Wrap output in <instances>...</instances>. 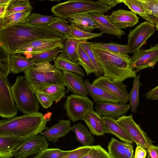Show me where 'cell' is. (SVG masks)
Instances as JSON below:
<instances>
[{"instance_id": "51", "label": "cell", "mask_w": 158, "mask_h": 158, "mask_svg": "<svg viewBox=\"0 0 158 158\" xmlns=\"http://www.w3.org/2000/svg\"><path fill=\"white\" fill-rule=\"evenodd\" d=\"M125 151L127 158H134V151L132 144L125 143Z\"/></svg>"}, {"instance_id": "5", "label": "cell", "mask_w": 158, "mask_h": 158, "mask_svg": "<svg viewBox=\"0 0 158 158\" xmlns=\"http://www.w3.org/2000/svg\"><path fill=\"white\" fill-rule=\"evenodd\" d=\"M111 7L100 2L91 0H70L52 7L51 12L55 15L65 19L77 14L92 12H107Z\"/></svg>"}, {"instance_id": "27", "label": "cell", "mask_w": 158, "mask_h": 158, "mask_svg": "<svg viewBox=\"0 0 158 158\" xmlns=\"http://www.w3.org/2000/svg\"><path fill=\"white\" fill-rule=\"evenodd\" d=\"M71 131L74 132L76 139L82 146H92L94 142L92 134L81 122L71 127Z\"/></svg>"}, {"instance_id": "4", "label": "cell", "mask_w": 158, "mask_h": 158, "mask_svg": "<svg viewBox=\"0 0 158 158\" xmlns=\"http://www.w3.org/2000/svg\"><path fill=\"white\" fill-rule=\"evenodd\" d=\"M23 72L33 90L53 84L64 85L63 72L49 62L36 63Z\"/></svg>"}, {"instance_id": "2", "label": "cell", "mask_w": 158, "mask_h": 158, "mask_svg": "<svg viewBox=\"0 0 158 158\" xmlns=\"http://www.w3.org/2000/svg\"><path fill=\"white\" fill-rule=\"evenodd\" d=\"M92 48L105 77L113 81H123L136 75L131 57L128 54L111 52L93 43Z\"/></svg>"}, {"instance_id": "19", "label": "cell", "mask_w": 158, "mask_h": 158, "mask_svg": "<svg viewBox=\"0 0 158 158\" xmlns=\"http://www.w3.org/2000/svg\"><path fill=\"white\" fill-rule=\"evenodd\" d=\"M71 124L70 119H60L56 124L40 134L45 137L48 141L54 143L59 138L65 136L70 132Z\"/></svg>"}, {"instance_id": "18", "label": "cell", "mask_w": 158, "mask_h": 158, "mask_svg": "<svg viewBox=\"0 0 158 158\" xmlns=\"http://www.w3.org/2000/svg\"><path fill=\"white\" fill-rule=\"evenodd\" d=\"M83 120L93 135L97 136L109 133L106 127L103 117L93 109L89 110L84 117Z\"/></svg>"}, {"instance_id": "25", "label": "cell", "mask_w": 158, "mask_h": 158, "mask_svg": "<svg viewBox=\"0 0 158 158\" xmlns=\"http://www.w3.org/2000/svg\"><path fill=\"white\" fill-rule=\"evenodd\" d=\"M18 53L11 54L10 58V72L13 74L24 72L36 64L34 61Z\"/></svg>"}, {"instance_id": "22", "label": "cell", "mask_w": 158, "mask_h": 158, "mask_svg": "<svg viewBox=\"0 0 158 158\" xmlns=\"http://www.w3.org/2000/svg\"><path fill=\"white\" fill-rule=\"evenodd\" d=\"M103 117L109 133L114 135L123 142L132 144L134 143L131 138L116 119L110 116Z\"/></svg>"}, {"instance_id": "3", "label": "cell", "mask_w": 158, "mask_h": 158, "mask_svg": "<svg viewBox=\"0 0 158 158\" xmlns=\"http://www.w3.org/2000/svg\"><path fill=\"white\" fill-rule=\"evenodd\" d=\"M47 122L38 112L3 119L0 121V135L27 139L48 129Z\"/></svg>"}, {"instance_id": "11", "label": "cell", "mask_w": 158, "mask_h": 158, "mask_svg": "<svg viewBox=\"0 0 158 158\" xmlns=\"http://www.w3.org/2000/svg\"><path fill=\"white\" fill-rule=\"evenodd\" d=\"M48 145L45 137L41 135H34L27 138L17 148L13 156L16 158H26L37 155L47 148Z\"/></svg>"}, {"instance_id": "43", "label": "cell", "mask_w": 158, "mask_h": 158, "mask_svg": "<svg viewBox=\"0 0 158 158\" xmlns=\"http://www.w3.org/2000/svg\"><path fill=\"white\" fill-rule=\"evenodd\" d=\"M68 22L66 19L59 17L56 20L47 25L53 30L65 35L68 33L70 31Z\"/></svg>"}, {"instance_id": "9", "label": "cell", "mask_w": 158, "mask_h": 158, "mask_svg": "<svg viewBox=\"0 0 158 158\" xmlns=\"http://www.w3.org/2000/svg\"><path fill=\"white\" fill-rule=\"evenodd\" d=\"M156 29L155 25L146 21L130 30L127 45L129 53L134 54L139 49L147 39L154 34Z\"/></svg>"}, {"instance_id": "10", "label": "cell", "mask_w": 158, "mask_h": 158, "mask_svg": "<svg viewBox=\"0 0 158 158\" xmlns=\"http://www.w3.org/2000/svg\"><path fill=\"white\" fill-rule=\"evenodd\" d=\"M137 145H140L146 150L154 141L142 129L140 126L134 121L132 115H123L116 119Z\"/></svg>"}, {"instance_id": "6", "label": "cell", "mask_w": 158, "mask_h": 158, "mask_svg": "<svg viewBox=\"0 0 158 158\" xmlns=\"http://www.w3.org/2000/svg\"><path fill=\"white\" fill-rule=\"evenodd\" d=\"M13 96L17 108L24 114L38 112L39 102L34 92L24 76H17L11 86Z\"/></svg>"}, {"instance_id": "46", "label": "cell", "mask_w": 158, "mask_h": 158, "mask_svg": "<svg viewBox=\"0 0 158 158\" xmlns=\"http://www.w3.org/2000/svg\"><path fill=\"white\" fill-rule=\"evenodd\" d=\"M33 91L37 101L43 108L47 109L51 106L53 101L50 96L41 90Z\"/></svg>"}, {"instance_id": "8", "label": "cell", "mask_w": 158, "mask_h": 158, "mask_svg": "<svg viewBox=\"0 0 158 158\" xmlns=\"http://www.w3.org/2000/svg\"><path fill=\"white\" fill-rule=\"evenodd\" d=\"M10 85L7 77L0 74V117L4 118L15 116L18 110L15 103Z\"/></svg>"}, {"instance_id": "39", "label": "cell", "mask_w": 158, "mask_h": 158, "mask_svg": "<svg viewBox=\"0 0 158 158\" xmlns=\"http://www.w3.org/2000/svg\"><path fill=\"white\" fill-rule=\"evenodd\" d=\"M11 54L0 46V74L7 77L10 72Z\"/></svg>"}, {"instance_id": "31", "label": "cell", "mask_w": 158, "mask_h": 158, "mask_svg": "<svg viewBox=\"0 0 158 158\" xmlns=\"http://www.w3.org/2000/svg\"><path fill=\"white\" fill-rule=\"evenodd\" d=\"M125 142L111 137L107 148L110 158H127L125 155Z\"/></svg>"}, {"instance_id": "13", "label": "cell", "mask_w": 158, "mask_h": 158, "mask_svg": "<svg viewBox=\"0 0 158 158\" xmlns=\"http://www.w3.org/2000/svg\"><path fill=\"white\" fill-rule=\"evenodd\" d=\"M131 59L136 72L147 68H153L158 61V44L148 49H139L134 53Z\"/></svg>"}, {"instance_id": "20", "label": "cell", "mask_w": 158, "mask_h": 158, "mask_svg": "<svg viewBox=\"0 0 158 158\" xmlns=\"http://www.w3.org/2000/svg\"><path fill=\"white\" fill-rule=\"evenodd\" d=\"M88 14L94 20L101 32L114 35L119 39L125 34L122 30L117 28L103 13L92 12Z\"/></svg>"}, {"instance_id": "45", "label": "cell", "mask_w": 158, "mask_h": 158, "mask_svg": "<svg viewBox=\"0 0 158 158\" xmlns=\"http://www.w3.org/2000/svg\"><path fill=\"white\" fill-rule=\"evenodd\" d=\"M82 158H110L108 152L100 145H92L86 155Z\"/></svg>"}, {"instance_id": "24", "label": "cell", "mask_w": 158, "mask_h": 158, "mask_svg": "<svg viewBox=\"0 0 158 158\" xmlns=\"http://www.w3.org/2000/svg\"><path fill=\"white\" fill-rule=\"evenodd\" d=\"M71 24L77 28L88 32H91L98 26L94 19L88 13L74 15L68 19Z\"/></svg>"}, {"instance_id": "53", "label": "cell", "mask_w": 158, "mask_h": 158, "mask_svg": "<svg viewBox=\"0 0 158 158\" xmlns=\"http://www.w3.org/2000/svg\"><path fill=\"white\" fill-rule=\"evenodd\" d=\"M9 4L0 5V18H2L4 17Z\"/></svg>"}, {"instance_id": "36", "label": "cell", "mask_w": 158, "mask_h": 158, "mask_svg": "<svg viewBox=\"0 0 158 158\" xmlns=\"http://www.w3.org/2000/svg\"><path fill=\"white\" fill-rule=\"evenodd\" d=\"M146 14L144 18L154 25L158 23V0L142 2Z\"/></svg>"}, {"instance_id": "29", "label": "cell", "mask_w": 158, "mask_h": 158, "mask_svg": "<svg viewBox=\"0 0 158 158\" xmlns=\"http://www.w3.org/2000/svg\"><path fill=\"white\" fill-rule=\"evenodd\" d=\"M70 31L64 35L66 39L74 40L81 42L88 40L94 38L101 36L103 33H91L78 29L72 24L69 25Z\"/></svg>"}, {"instance_id": "49", "label": "cell", "mask_w": 158, "mask_h": 158, "mask_svg": "<svg viewBox=\"0 0 158 158\" xmlns=\"http://www.w3.org/2000/svg\"><path fill=\"white\" fill-rule=\"evenodd\" d=\"M147 99L153 100H158V85L143 95Z\"/></svg>"}, {"instance_id": "44", "label": "cell", "mask_w": 158, "mask_h": 158, "mask_svg": "<svg viewBox=\"0 0 158 158\" xmlns=\"http://www.w3.org/2000/svg\"><path fill=\"white\" fill-rule=\"evenodd\" d=\"M123 3L135 14H138L143 19L146 16L143 3L141 1L139 0H126Z\"/></svg>"}, {"instance_id": "26", "label": "cell", "mask_w": 158, "mask_h": 158, "mask_svg": "<svg viewBox=\"0 0 158 158\" xmlns=\"http://www.w3.org/2000/svg\"><path fill=\"white\" fill-rule=\"evenodd\" d=\"M54 61V66L61 70L72 72L83 77L85 76L84 71L77 63L69 60L64 56L62 52L58 56Z\"/></svg>"}, {"instance_id": "35", "label": "cell", "mask_w": 158, "mask_h": 158, "mask_svg": "<svg viewBox=\"0 0 158 158\" xmlns=\"http://www.w3.org/2000/svg\"><path fill=\"white\" fill-rule=\"evenodd\" d=\"M140 73L134 77L133 86L130 93L128 94L130 109L131 112L135 114L139 103V89L142 85L139 82Z\"/></svg>"}, {"instance_id": "50", "label": "cell", "mask_w": 158, "mask_h": 158, "mask_svg": "<svg viewBox=\"0 0 158 158\" xmlns=\"http://www.w3.org/2000/svg\"><path fill=\"white\" fill-rule=\"evenodd\" d=\"M147 153V150L140 145H137L134 158H145Z\"/></svg>"}, {"instance_id": "28", "label": "cell", "mask_w": 158, "mask_h": 158, "mask_svg": "<svg viewBox=\"0 0 158 158\" xmlns=\"http://www.w3.org/2000/svg\"><path fill=\"white\" fill-rule=\"evenodd\" d=\"M63 52V49L55 48L39 53H27L23 55L36 64L54 61L58 54Z\"/></svg>"}, {"instance_id": "21", "label": "cell", "mask_w": 158, "mask_h": 158, "mask_svg": "<svg viewBox=\"0 0 158 158\" xmlns=\"http://www.w3.org/2000/svg\"><path fill=\"white\" fill-rule=\"evenodd\" d=\"M21 139L13 136L0 135V157L10 158L17 148L27 139Z\"/></svg>"}, {"instance_id": "16", "label": "cell", "mask_w": 158, "mask_h": 158, "mask_svg": "<svg viewBox=\"0 0 158 158\" xmlns=\"http://www.w3.org/2000/svg\"><path fill=\"white\" fill-rule=\"evenodd\" d=\"M110 21L120 30L132 27L139 22V18L132 11L122 9L113 11L107 16Z\"/></svg>"}, {"instance_id": "58", "label": "cell", "mask_w": 158, "mask_h": 158, "mask_svg": "<svg viewBox=\"0 0 158 158\" xmlns=\"http://www.w3.org/2000/svg\"><path fill=\"white\" fill-rule=\"evenodd\" d=\"M156 29L158 31V23L155 25Z\"/></svg>"}, {"instance_id": "30", "label": "cell", "mask_w": 158, "mask_h": 158, "mask_svg": "<svg viewBox=\"0 0 158 158\" xmlns=\"http://www.w3.org/2000/svg\"><path fill=\"white\" fill-rule=\"evenodd\" d=\"M31 11L27 10L18 12L6 13L4 18H0V29L16 24L25 23L27 17Z\"/></svg>"}, {"instance_id": "12", "label": "cell", "mask_w": 158, "mask_h": 158, "mask_svg": "<svg viewBox=\"0 0 158 158\" xmlns=\"http://www.w3.org/2000/svg\"><path fill=\"white\" fill-rule=\"evenodd\" d=\"M93 85L101 88L115 97L119 103L126 104L128 101L127 86L123 81H116L101 76L93 81Z\"/></svg>"}, {"instance_id": "38", "label": "cell", "mask_w": 158, "mask_h": 158, "mask_svg": "<svg viewBox=\"0 0 158 158\" xmlns=\"http://www.w3.org/2000/svg\"><path fill=\"white\" fill-rule=\"evenodd\" d=\"M78 60L77 63L82 66L85 71L87 76L94 73L95 68L86 53L82 48L80 44L78 49Z\"/></svg>"}, {"instance_id": "17", "label": "cell", "mask_w": 158, "mask_h": 158, "mask_svg": "<svg viewBox=\"0 0 158 158\" xmlns=\"http://www.w3.org/2000/svg\"><path fill=\"white\" fill-rule=\"evenodd\" d=\"M96 112L102 116H110L118 119L125 114L130 109V105L108 102H96Z\"/></svg>"}, {"instance_id": "42", "label": "cell", "mask_w": 158, "mask_h": 158, "mask_svg": "<svg viewBox=\"0 0 158 158\" xmlns=\"http://www.w3.org/2000/svg\"><path fill=\"white\" fill-rule=\"evenodd\" d=\"M69 151H64L57 148H46L41 151L34 158H62Z\"/></svg>"}, {"instance_id": "56", "label": "cell", "mask_w": 158, "mask_h": 158, "mask_svg": "<svg viewBox=\"0 0 158 158\" xmlns=\"http://www.w3.org/2000/svg\"><path fill=\"white\" fill-rule=\"evenodd\" d=\"M126 0H115L116 3L117 4L123 2Z\"/></svg>"}, {"instance_id": "60", "label": "cell", "mask_w": 158, "mask_h": 158, "mask_svg": "<svg viewBox=\"0 0 158 158\" xmlns=\"http://www.w3.org/2000/svg\"></svg>"}, {"instance_id": "34", "label": "cell", "mask_w": 158, "mask_h": 158, "mask_svg": "<svg viewBox=\"0 0 158 158\" xmlns=\"http://www.w3.org/2000/svg\"><path fill=\"white\" fill-rule=\"evenodd\" d=\"M65 86L64 85L62 84H53L45 87L40 90L48 94L53 101L57 103L60 102L62 98L65 97L66 92L64 91Z\"/></svg>"}, {"instance_id": "59", "label": "cell", "mask_w": 158, "mask_h": 158, "mask_svg": "<svg viewBox=\"0 0 158 158\" xmlns=\"http://www.w3.org/2000/svg\"><path fill=\"white\" fill-rule=\"evenodd\" d=\"M139 1H141L142 2H147L148 1V0H139Z\"/></svg>"}, {"instance_id": "15", "label": "cell", "mask_w": 158, "mask_h": 158, "mask_svg": "<svg viewBox=\"0 0 158 158\" xmlns=\"http://www.w3.org/2000/svg\"><path fill=\"white\" fill-rule=\"evenodd\" d=\"M62 72L64 85L67 87L66 93L71 92L75 94L87 96L88 92L82 76L70 71H62Z\"/></svg>"}, {"instance_id": "23", "label": "cell", "mask_w": 158, "mask_h": 158, "mask_svg": "<svg viewBox=\"0 0 158 158\" xmlns=\"http://www.w3.org/2000/svg\"><path fill=\"white\" fill-rule=\"evenodd\" d=\"M89 94L94 101L96 102H108L119 103L118 100L104 89L93 85L88 79L85 81Z\"/></svg>"}, {"instance_id": "57", "label": "cell", "mask_w": 158, "mask_h": 158, "mask_svg": "<svg viewBox=\"0 0 158 158\" xmlns=\"http://www.w3.org/2000/svg\"><path fill=\"white\" fill-rule=\"evenodd\" d=\"M13 0H13L12 1H13ZM48 0V1H60L61 0Z\"/></svg>"}, {"instance_id": "14", "label": "cell", "mask_w": 158, "mask_h": 158, "mask_svg": "<svg viewBox=\"0 0 158 158\" xmlns=\"http://www.w3.org/2000/svg\"><path fill=\"white\" fill-rule=\"evenodd\" d=\"M65 41L56 39H40L29 42L23 45L15 53L23 55L27 53H37L55 48L63 49Z\"/></svg>"}, {"instance_id": "32", "label": "cell", "mask_w": 158, "mask_h": 158, "mask_svg": "<svg viewBox=\"0 0 158 158\" xmlns=\"http://www.w3.org/2000/svg\"><path fill=\"white\" fill-rule=\"evenodd\" d=\"M93 43L87 41L80 42L82 48L86 53L94 65L95 71L94 73L97 77L101 76L103 71L101 65L98 60L92 48Z\"/></svg>"}, {"instance_id": "7", "label": "cell", "mask_w": 158, "mask_h": 158, "mask_svg": "<svg viewBox=\"0 0 158 158\" xmlns=\"http://www.w3.org/2000/svg\"><path fill=\"white\" fill-rule=\"evenodd\" d=\"M93 102L87 97L72 94L67 96L63 105L66 115L73 122L82 120L86 113L93 109Z\"/></svg>"}, {"instance_id": "54", "label": "cell", "mask_w": 158, "mask_h": 158, "mask_svg": "<svg viewBox=\"0 0 158 158\" xmlns=\"http://www.w3.org/2000/svg\"><path fill=\"white\" fill-rule=\"evenodd\" d=\"M52 115L51 112H47L44 115V117L46 121L48 122L50 121L51 119V117Z\"/></svg>"}, {"instance_id": "48", "label": "cell", "mask_w": 158, "mask_h": 158, "mask_svg": "<svg viewBox=\"0 0 158 158\" xmlns=\"http://www.w3.org/2000/svg\"><path fill=\"white\" fill-rule=\"evenodd\" d=\"M147 158H158V146L151 144L147 150Z\"/></svg>"}, {"instance_id": "47", "label": "cell", "mask_w": 158, "mask_h": 158, "mask_svg": "<svg viewBox=\"0 0 158 158\" xmlns=\"http://www.w3.org/2000/svg\"><path fill=\"white\" fill-rule=\"evenodd\" d=\"M91 146H82L73 150H70L62 158H82V157L88 153Z\"/></svg>"}, {"instance_id": "52", "label": "cell", "mask_w": 158, "mask_h": 158, "mask_svg": "<svg viewBox=\"0 0 158 158\" xmlns=\"http://www.w3.org/2000/svg\"><path fill=\"white\" fill-rule=\"evenodd\" d=\"M98 1L102 4L111 7H114L117 4L115 0H98Z\"/></svg>"}, {"instance_id": "1", "label": "cell", "mask_w": 158, "mask_h": 158, "mask_svg": "<svg viewBox=\"0 0 158 158\" xmlns=\"http://www.w3.org/2000/svg\"><path fill=\"white\" fill-rule=\"evenodd\" d=\"M40 39L65 41L66 38L64 35L47 25L38 26L20 23L0 29V46L11 54L27 43Z\"/></svg>"}, {"instance_id": "41", "label": "cell", "mask_w": 158, "mask_h": 158, "mask_svg": "<svg viewBox=\"0 0 158 158\" xmlns=\"http://www.w3.org/2000/svg\"><path fill=\"white\" fill-rule=\"evenodd\" d=\"M93 44L114 52L125 54H128V53H129L127 45H122L113 42L109 43L94 42L93 43Z\"/></svg>"}, {"instance_id": "37", "label": "cell", "mask_w": 158, "mask_h": 158, "mask_svg": "<svg viewBox=\"0 0 158 158\" xmlns=\"http://www.w3.org/2000/svg\"><path fill=\"white\" fill-rule=\"evenodd\" d=\"M59 17L43 15L35 13H30L27 17L25 23L38 26L46 25L58 19Z\"/></svg>"}, {"instance_id": "55", "label": "cell", "mask_w": 158, "mask_h": 158, "mask_svg": "<svg viewBox=\"0 0 158 158\" xmlns=\"http://www.w3.org/2000/svg\"><path fill=\"white\" fill-rule=\"evenodd\" d=\"M13 0H0V5L9 4Z\"/></svg>"}, {"instance_id": "40", "label": "cell", "mask_w": 158, "mask_h": 158, "mask_svg": "<svg viewBox=\"0 0 158 158\" xmlns=\"http://www.w3.org/2000/svg\"><path fill=\"white\" fill-rule=\"evenodd\" d=\"M32 9L29 0H14L9 4L6 13L20 12L27 10H32Z\"/></svg>"}, {"instance_id": "33", "label": "cell", "mask_w": 158, "mask_h": 158, "mask_svg": "<svg viewBox=\"0 0 158 158\" xmlns=\"http://www.w3.org/2000/svg\"><path fill=\"white\" fill-rule=\"evenodd\" d=\"M79 41L77 40L66 39L62 53L69 60L77 62L78 60V49Z\"/></svg>"}]
</instances>
